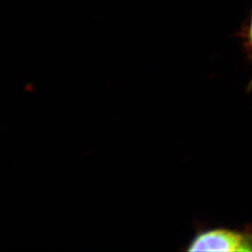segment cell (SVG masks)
Here are the masks:
<instances>
[{
    "mask_svg": "<svg viewBox=\"0 0 252 252\" xmlns=\"http://www.w3.org/2000/svg\"><path fill=\"white\" fill-rule=\"evenodd\" d=\"M188 252H252V232L217 228L196 234Z\"/></svg>",
    "mask_w": 252,
    "mask_h": 252,
    "instance_id": "cell-1",
    "label": "cell"
},
{
    "mask_svg": "<svg viewBox=\"0 0 252 252\" xmlns=\"http://www.w3.org/2000/svg\"><path fill=\"white\" fill-rule=\"evenodd\" d=\"M249 38H250L251 45L252 47V19L251 22L250 32H249Z\"/></svg>",
    "mask_w": 252,
    "mask_h": 252,
    "instance_id": "cell-2",
    "label": "cell"
}]
</instances>
